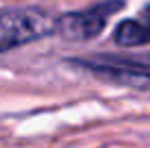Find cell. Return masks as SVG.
Wrapping results in <instances>:
<instances>
[{"label":"cell","mask_w":150,"mask_h":148,"mask_svg":"<svg viewBox=\"0 0 150 148\" xmlns=\"http://www.w3.org/2000/svg\"><path fill=\"white\" fill-rule=\"evenodd\" d=\"M57 18L44 9H0V52L30 44L54 33Z\"/></svg>","instance_id":"obj_1"},{"label":"cell","mask_w":150,"mask_h":148,"mask_svg":"<svg viewBox=\"0 0 150 148\" xmlns=\"http://www.w3.org/2000/svg\"><path fill=\"white\" fill-rule=\"evenodd\" d=\"M72 65L89 70L96 76L117 81V83L150 87V55L142 57H113V55H96L89 59H72Z\"/></svg>","instance_id":"obj_2"},{"label":"cell","mask_w":150,"mask_h":148,"mask_svg":"<svg viewBox=\"0 0 150 148\" xmlns=\"http://www.w3.org/2000/svg\"><path fill=\"white\" fill-rule=\"evenodd\" d=\"M122 9V0H107V2H98L87 11H74L63 18H57V28L61 37L72 39V42H85V39H94L96 35L102 33L107 26V20L115 11Z\"/></svg>","instance_id":"obj_3"},{"label":"cell","mask_w":150,"mask_h":148,"mask_svg":"<svg viewBox=\"0 0 150 148\" xmlns=\"http://www.w3.org/2000/svg\"><path fill=\"white\" fill-rule=\"evenodd\" d=\"M113 42L124 48L150 44V4L137 18H128L122 24H117L115 33H113Z\"/></svg>","instance_id":"obj_4"}]
</instances>
